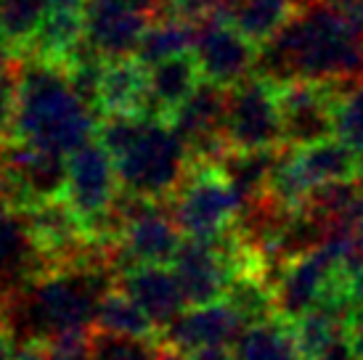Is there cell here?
Segmentation results:
<instances>
[{
    "label": "cell",
    "mask_w": 363,
    "mask_h": 360,
    "mask_svg": "<svg viewBox=\"0 0 363 360\" xmlns=\"http://www.w3.org/2000/svg\"><path fill=\"white\" fill-rule=\"evenodd\" d=\"M255 74L273 85L361 82L363 24L321 0H308L271 40L257 45Z\"/></svg>",
    "instance_id": "1"
},
{
    "label": "cell",
    "mask_w": 363,
    "mask_h": 360,
    "mask_svg": "<svg viewBox=\"0 0 363 360\" xmlns=\"http://www.w3.org/2000/svg\"><path fill=\"white\" fill-rule=\"evenodd\" d=\"M111 247L93 241L77 262L59 265L11 291L6 305V334L13 342H45L67 331L93 329L104 294L117 286Z\"/></svg>",
    "instance_id": "2"
},
{
    "label": "cell",
    "mask_w": 363,
    "mask_h": 360,
    "mask_svg": "<svg viewBox=\"0 0 363 360\" xmlns=\"http://www.w3.org/2000/svg\"><path fill=\"white\" fill-rule=\"evenodd\" d=\"M101 114L74 93L67 67L40 56H21L19 117L13 138L72 154L96 138Z\"/></svg>",
    "instance_id": "3"
},
{
    "label": "cell",
    "mask_w": 363,
    "mask_h": 360,
    "mask_svg": "<svg viewBox=\"0 0 363 360\" xmlns=\"http://www.w3.org/2000/svg\"><path fill=\"white\" fill-rule=\"evenodd\" d=\"M114 164L125 191L146 199H170L191 170V157L170 120L146 117Z\"/></svg>",
    "instance_id": "4"
},
{
    "label": "cell",
    "mask_w": 363,
    "mask_h": 360,
    "mask_svg": "<svg viewBox=\"0 0 363 360\" xmlns=\"http://www.w3.org/2000/svg\"><path fill=\"white\" fill-rule=\"evenodd\" d=\"M170 212L189 239H223L228 236L242 210L236 193L218 164H194L170 199Z\"/></svg>",
    "instance_id": "5"
},
{
    "label": "cell",
    "mask_w": 363,
    "mask_h": 360,
    "mask_svg": "<svg viewBox=\"0 0 363 360\" xmlns=\"http://www.w3.org/2000/svg\"><path fill=\"white\" fill-rule=\"evenodd\" d=\"M67 157L51 149H40L21 138H11L0 146V186L3 201L16 210L64 196L67 189Z\"/></svg>",
    "instance_id": "6"
},
{
    "label": "cell",
    "mask_w": 363,
    "mask_h": 360,
    "mask_svg": "<svg viewBox=\"0 0 363 360\" xmlns=\"http://www.w3.org/2000/svg\"><path fill=\"white\" fill-rule=\"evenodd\" d=\"M279 318L294 320L315 305L347 297L342 286V257L326 241L315 249L294 257L273 281Z\"/></svg>",
    "instance_id": "7"
},
{
    "label": "cell",
    "mask_w": 363,
    "mask_h": 360,
    "mask_svg": "<svg viewBox=\"0 0 363 360\" xmlns=\"http://www.w3.org/2000/svg\"><path fill=\"white\" fill-rule=\"evenodd\" d=\"M225 140L231 149H276L284 146L281 114L276 85L260 74H250L228 88Z\"/></svg>",
    "instance_id": "8"
},
{
    "label": "cell",
    "mask_w": 363,
    "mask_h": 360,
    "mask_svg": "<svg viewBox=\"0 0 363 360\" xmlns=\"http://www.w3.org/2000/svg\"><path fill=\"white\" fill-rule=\"evenodd\" d=\"M183 230L175 223L167 199H146L141 196L130 220L122 230L120 241L111 247V262L122 270L135 265H167L178 254L183 244Z\"/></svg>",
    "instance_id": "9"
},
{
    "label": "cell",
    "mask_w": 363,
    "mask_h": 360,
    "mask_svg": "<svg viewBox=\"0 0 363 360\" xmlns=\"http://www.w3.org/2000/svg\"><path fill=\"white\" fill-rule=\"evenodd\" d=\"M350 82H311L292 80L276 85L279 114H281L284 146L305 149L311 143L334 135L337 96Z\"/></svg>",
    "instance_id": "10"
},
{
    "label": "cell",
    "mask_w": 363,
    "mask_h": 360,
    "mask_svg": "<svg viewBox=\"0 0 363 360\" xmlns=\"http://www.w3.org/2000/svg\"><path fill=\"white\" fill-rule=\"evenodd\" d=\"M225 103L228 88L202 77L191 96L167 117L194 164H218L231 149L225 140Z\"/></svg>",
    "instance_id": "11"
},
{
    "label": "cell",
    "mask_w": 363,
    "mask_h": 360,
    "mask_svg": "<svg viewBox=\"0 0 363 360\" xmlns=\"http://www.w3.org/2000/svg\"><path fill=\"white\" fill-rule=\"evenodd\" d=\"M191 53L204 80H212L225 88L255 74V64H257V43L250 40L220 11L196 19Z\"/></svg>",
    "instance_id": "12"
},
{
    "label": "cell",
    "mask_w": 363,
    "mask_h": 360,
    "mask_svg": "<svg viewBox=\"0 0 363 360\" xmlns=\"http://www.w3.org/2000/svg\"><path fill=\"white\" fill-rule=\"evenodd\" d=\"M120 189L122 186L114 157L99 138L85 140L67 157L64 199L69 201L72 210L82 218L85 228H91L93 223L109 210Z\"/></svg>",
    "instance_id": "13"
},
{
    "label": "cell",
    "mask_w": 363,
    "mask_h": 360,
    "mask_svg": "<svg viewBox=\"0 0 363 360\" xmlns=\"http://www.w3.org/2000/svg\"><path fill=\"white\" fill-rule=\"evenodd\" d=\"M85 40L104 59L133 56L152 19L130 0H85Z\"/></svg>",
    "instance_id": "14"
},
{
    "label": "cell",
    "mask_w": 363,
    "mask_h": 360,
    "mask_svg": "<svg viewBox=\"0 0 363 360\" xmlns=\"http://www.w3.org/2000/svg\"><path fill=\"white\" fill-rule=\"evenodd\" d=\"M244 329L247 323L242 320V315L225 300H218L207 305H189V310H183L172 320L162 331V337H164V344L191 355L202 347H215V344L233 347Z\"/></svg>",
    "instance_id": "15"
},
{
    "label": "cell",
    "mask_w": 363,
    "mask_h": 360,
    "mask_svg": "<svg viewBox=\"0 0 363 360\" xmlns=\"http://www.w3.org/2000/svg\"><path fill=\"white\" fill-rule=\"evenodd\" d=\"M117 286L138 302V308L152 318L160 334L189 305L175 270L167 265H135L122 270L117 276Z\"/></svg>",
    "instance_id": "16"
},
{
    "label": "cell",
    "mask_w": 363,
    "mask_h": 360,
    "mask_svg": "<svg viewBox=\"0 0 363 360\" xmlns=\"http://www.w3.org/2000/svg\"><path fill=\"white\" fill-rule=\"evenodd\" d=\"M45 270L48 262L32 239L27 212L0 204V289L11 294Z\"/></svg>",
    "instance_id": "17"
},
{
    "label": "cell",
    "mask_w": 363,
    "mask_h": 360,
    "mask_svg": "<svg viewBox=\"0 0 363 360\" xmlns=\"http://www.w3.org/2000/svg\"><path fill=\"white\" fill-rule=\"evenodd\" d=\"M99 109L101 114H114V111L149 114V67L135 56L106 59Z\"/></svg>",
    "instance_id": "18"
},
{
    "label": "cell",
    "mask_w": 363,
    "mask_h": 360,
    "mask_svg": "<svg viewBox=\"0 0 363 360\" xmlns=\"http://www.w3.org/2000/svg\"><path fill=\"white\" fill-rule=\"evenodd\" d=\"M85 0H67V3H51L38 35L32 38L27 50L21 56H40V59L64 61L69 59V53L80 40L85 38Z\"/></svg>",
    "instance_id": "19"
},
{
    "label": "cell",
    "mask_w": 363,
    "mask_h": 360,
    "mask_svg": "<svg viewBox=\"0 0 363 360\" xmlns=\"http://www.w3.org/2000/svg\"><path fill=\"white\" fill-rule=\"evenodd\" d=\"M202 82V69L194 53L170 56L149 67V114L152 117H170L183 101Z\"/></svg>",
    "instance_id": "20"
},
{
    "label": "cell",
    "mask_w": 363,
    "mask_h": 360,
    "mask_svg": "<svg viewBox=\"0 0 363 360\" xmlns=\"http://www.w3.org/2000/svg\"><path fill=\"white\" fill-rule=\"evenodd\" d=\"M281 149L284 146H276V149H228L223 154L218 167L236 189V193L242 196V204L268 193V183H271L273 167L279 162Z\"/></svg>",
    "instance_id": "21"
},
{
    "label": "cell",
    "mask_w": 363,
    "mask_h": 360,
    "mask_svg": "<svg viewBox=\"0 0 363 360\" xmlns=\"http://www.w3.org/2000/svg\"><path fill=\"white\" fill-rule=\"evenodd\" d=\"M308 0H228L220 11L257 45L271 40Z\"/></svg>",
    "instance_id": "22"
},
{
    "label": "cell",
    "mask_w": 363,
    "mask_h": 360,
    "mask_svg": "<svg viewBox=\"0 0 363 360\" xmlns=\"http://www.w3.org/2000/svg\"><path fill=\"white\" fill-rule=\"evenodd\" d=\"M300 170L313 189L337 183V180H350L358 172V151H353L342 138H323L318 143H311L305 149H294Z\"/></svg>",
    "instance_id": "23"
},
{
    "label": "cell",
    "mask_w": 363,
    "mask_h": 360,
    "mask_svg": "<svg viewBox=\"0 0 363 360\" xmlns=\"http://www.w3.org/2000/svg\"><path fill=\"white\" fill-rule=\"evenodd\" d=\"M223 300L242 315L247 326L271 320L279 315L276 310V289L271 276L262 268H244L231 279Z\"/></svg>",
    "instance_id": "24"
},
{
    "label": "cell",
    "mask_w": 363,
    "mask_h": 360,
    "mask_svg": "<svg viewBox=\"0 0 363 360\" xmlns=\"http://www.w3.org/2000/svg\"><path fill=\"white\" fill-rule=\"evenodd\" d=\"M236 360H303L292 326L284 318H271L247 326L233 344Z\"/></svg>",
    "instance_id": "25"
},
{
    "label": "cell",
    "mask_w": 363,
    "mask_h": 360,
    "mask_svg": "<svg viewBox=\"0 0 363 360\" xmlns=\"http://www.w3.org/2000/svg\"><path fill=\"white\" fill-rule=\"evenodd\" d=\"M194 30H196V21L191 19H183V16H175V13L160 16V19H154L146 27L133 56L143 61L146 67H152V64L170 59V56L191 53Z\"/></svg>",
    "instance_id": "26"
},
{
    "label": "cell",
    "mask_w": 363,
    "mask_h": 360,
    "mask_svg": "<svg viewBox=\"0 0 363 360\" xmlns=\"http://www.w3.org/2000/svg\"><path fill=\"white\" fill-rule=\"evenodd\" d=\"M93 329L122 334V337H138V339H154L160 331L152 323V318L138 308V302L133 300L128 291L114 286L104 294L96 310V323Z\"/></svg>",
    "instance_id": "27"
},
{
    "label": "cell",
    "mask_w": 363,
    "mask_h": 360,
    "mask_svg": "<svg viewBox=\"0 0 363 360\" xmlns=\"http://www.w3.org/2000/svg\"><path fill=\"white\" fill-rule=\"evenodd\" d=\"M48 6V0H0V43L21 56L40 30Z\"/></svg>",
    "instance_id": "28"
},
{
    "label": "cell",
    "mask_w": 363,
    "mask_h": 360,
    "mask_svg": "<svg viewBox=\"0 0 363 360\" xmlns=\"http://www.w3.org/2000/svg\"><path fill=\"white\" fill-rule=\"evenodd\" d=\"M88 360H160V344H154L152 339L93 329Z\"/></svg>",
    "instance_id": "29"
},
{
    "label": "cell",
    "mask_w": 363,
    "mask_h": 360,
    "mask_svg": "<svg viewBox=\"0 0 363 360\" xmlns=\"http://www.w3.org/2000/svg\"><path fill=\"white\" fill-rule=\"evenodd\" d=\"M334 135L342 138L347 146L363 154V80L350 82L337 96V114H334Z\"/></svg>",
    "instance_id": "30"
},
{
    "label": "cell",
    "mask_w": 363,
    "mask_h": 360,
    "mask_svg": "<svg viewBox=\"0 0 363 360\" xmlns=\"http://www.w3.org/2000/svg\"><path fill=\"white\" fill-rule=\"evenodd\" d=\"M21 90V56L13 53L0 69V146L9 143L16 133Z\"/></svg>",
    "instance_id": "31"
},
{
    "label": "cell",
    "mask_w": 363,
    "mask_h": 360,
    "mask_svg": "<svg viewBox=\"0 0 363 360\" xmlns=\"http://www.w3.org/2000/svg\"><path fill=\"white\" fill-rule=\"evenodd\" d=\"M345 337L350 350L355 352V358L363 360V302L353 305L347 313V323H345Z\"/></svg>",
    "instance_id": "32"
},
{
    "label": "cell",
    "mask_w": 363,
    "mask_h": 360,
    "mask_svg": "<svg viewBox=\"0 0 363 360\" xmlns=\"http://www.w3.org/2000/svg\"><path fill=\"white\" fill-rule=\"evenodd\" d=\"M191 360H236L233 355V347L228 344H215V347H202V350H196L189 355Z\"/></svg>",
    "instance_id": "33"
},
{
    "label": "cell",
    "mask_w": 363,
    "mask_h": 360,
    "mask_svg": "<svg viewBox=\"0 0 363 360\" xmlns=\"http://www.w3.org/2000/svg\"><path fill=\"white\" fill-rule=\"evenodd\" d=\"M326 6H332V9L342 11L347 16H353L355 21H361L363 24V0H321Z\"/></svg>",
    "instance_id": "34"
},
{
    "label": "cell",
    "mask_w": 363,
    "mask_h": 360,
    "mask_svg": "<svg viewBox=\"0 0 363 360\" xmlns=\"http://www.w3.org/2000/svg\"><path fill=\"white\" fill-rule=\"evenodd\" d=\"M315 360H358V358H355V352L350 350L347 337H345V339H340L337 344H332L329 350L323 352V355H318Z\"/></svg>",
    "instance_id": "35"
},
{
    "label": "cell",
    "mask_w": 363,
    "mask_h": 360,
    "mask_svg": "<svg viewBox=\"0 0 363 360\" xmlns=\"http://www.w3.org/2000/svg\"><path fill=\"white\" fill-rule=\"evenodd\" d=\"M0 360H16V342L6 331H0Z\"/></svg>",
    "instance_id": "36"
},
{
    "label": "cell",
    "mask_w": 363,
    "mask_h": 360,
    "mask_svg": "<svg viewBox=\"0 0 363 360\" xmlns=\"http://www.w3.org/2000/svg\"><path fill=\"white\" fill-rule=\"evenodd\" d=\"M160 360H191V358H189L186 352L170 347V344H162V347H160Z\"/></svg>",
    "instance_id": "37"
},
{
    "label": "cell",
    "mask_w": 363,
    "mask_h": 360,
    "mask_svg": "<svg viewBox=\"0 0 363 360\" xmlns=\"http://www.w3.org/2000/svg\"><path fill=\"white\" fill-rule=\"evenodd\" d=\"M6 305H9V294L0 289V331H6Z\"/></svg>",
    "instance_id": "38"
},
{
    "label": "cell",
    "mask_w": 363,
    "mask_h": 360,
    "mask_svg": "<svg viewBox=\"0 0 363 360\" xmlns=\"http://www.w3.org/2000/svg\"><path fill=\"white\" fill-rule=\"evenodd\" d=\"M11 56H13V53H11V50L6 48V45H3V43H0V69L6 67V61H9Z\"/></svg>",
    "instance_id": "39"
},
{
    "label": "cell",
    "mask_w": 363,
    "mask_h": 360,
    "mask_svg": "<svg viewBox=\"0 0 363 360\" xmlns=\"http://www.w3.org/2000/svg\"><path fill=\"white\" fill-rule=\"evenodd\" d=\"M355 178H358V183L363 186V154L358 157V172H355Z\"/></svg>",
    "instance_id": "40"
},
{
    "label": "cell",
    "mask_w": 363,
    "mask_h": 360,
    "mask_svg": "<svg viewBox=\"0 0 363 360\" xmlns=\"http://www.w3.org/2000/svg\"><path fill=\"white\" fill-rule=\"evenodd\" d=\"M0 204H6V201H3V186H0Z\"/></svg>",
    "instance_id": "41"
}]
</instances>
